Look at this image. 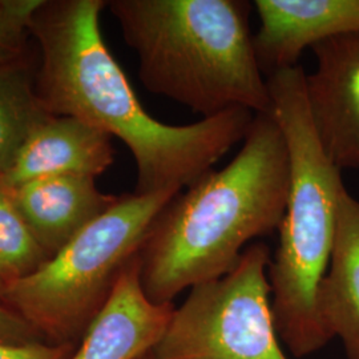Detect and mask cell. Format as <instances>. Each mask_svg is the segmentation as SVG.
<instances>
[{"instance_id": "9c48e42d", "label": "cell", "mask_w": 359, "mask_h": 359, "mask_svg": "<svg viewBox=\"0 0 359 359\" xmlns=\"http://www.w3.org/2000/svg\"><path fill=\"white\" fill-rule=\"evenodd\" d=\"M173 310V304L158 305L147 297L136 256L69 359H142L165 333Z\"/></svg>"}, {"instance_id": "4fadbf2b", "label": "cell", "mask_w": 359, "mask_h": 359, "mask_svg": "<svg viewBox=\"0 0 359 359\" xmlns=\"http://www.w3.org/2000/svg\"><path fill=\"white\" fill-rule=\"evenodd\" d=\"M50 116L40 103L36 69L29 57L0 65V179Z\"/></svg>"}, {"instance_id": "ba28073f", "label": "cell", "mask_w": 359, "mask_h": 359, "mask_svg": "<svg viewBox=\"0 0 359 359\" xmlns=\"http://www.w3.org/2000/svg\"><path fill=\"white\" fill-rule=\"evenodd\" d=\"M255 35L262 74L298 65L302 52L327 39L359 34V0H256Z\"/></svg>"}, {"instance_id": "6da1fadb", "label": "cell", "mask_w": 359, "mask_h": 359, "mask_svg": "<svg viewBox=\"0 0 359 359\" xmlns=\"http://www.w3.org/2000/svg\"><path fill=\"white\" fill-rule=\"evenodd\" d=\"M104 0H43L28 31L40 51L36 92L52 116H69L117 137L136 163V194L188 188L244 142L255 115L229 109L188 126L149 115L107 47Z\"/></svg>"}, {"instance_id": "7a4b0ae2", "label": "cell", "mask_w": 359, "mask_h": 359, "mask_svg": "<svg viewBox=\"0 0 359 359\" xmlns=\"http://www.w3.org/2000/svg\"><path fill=\"white\" fill-rule=\"evenodd\" d=\"M290 188L283 130L255 116L231 163L210 169L158 212L139 252L140 281L158 305L236 268L252 240L280 229Z\"/></svg>"}, {"instance_id": "5bb4252c", "label": "cell", "mask_w": 359, "mask_h": 359, "mask_svg": "<svg viewBox=\"0 0 359 359\" xmlns=\"http://www.w3.org/2000/svg\"><path fill=\"white\" fill-rule=\"evenodd\" d=\"M51 257L40 246L13 204L10 189L0 182V280H23Z\"/></svg>"}, {"instance_id": "3957f363", "label": "cell", "mask_w": 359, "mask_h": 359, "mask_svg": "<svg viewBox=\"0 0 359 359\" xmlns=\"http://www.w3.org/2000/svg\"><path fill=\"white\" fill-rule=\"evenodd\" d=\"M107 7L139 57V77L205 117L243 108L273 114L246 0H111Z\"/></svg>"}, {"instance_id": "7c38bea8", "label": "cell", "mask_w": 359, "mask_h": 359, "mask_svg": "<svg viewBox=\"0 0 359 359\" xmlns=\"http://www.w3.org/2000/svg\"><path fill=\"white\" fill-rule=\"evenodd\" d=\"M327 330L347 359H359V201L347 189L339 201L333 250L318 292Z\"/></svg>"}, {"instance_id": "9a60e30c", "label": "cell", "mask_w": 359, "mask_h": 359, "mask_svg": "<svg viewBox=\"0 0 359 359\" xmlns=\"http://www.w3.org/2000/svg\"><path fill=\"white\" fill-rule=\"evenodd\" d=\"M43 0H0V65L28 57V23Z\"/></svg>"}, {"instance_id": "e0dca14e", "label": "cell", "mask_w": 359, "mask_h": 359, "mask_svg": "<svg viewBox=\"0 0 359 359\" xmlns=\"http://www.w3.org/2000/svg\"><path fill=\"white\" fill-rule=\"evenodd\" d=\"M76 344L53 345L40 342L27 346H11L0 344V359H69Z\"/></svg>"}, {"instance_id": "52a82bcc", "label": "cell", "mask_w": 359, "mask_h": 359, "mask_svg": "<svg viewBox=\"0 0 359 359\" xmlns=\"http://www.w3.org/2000/svg\"><path fill=\"white\" fill-rule=\"evenodd\" d=\"M316 69L305 77V97L323 151L338 169H359V34L311 47Z\"/></svg>"}, {"instance_id": "2e32d148", "label": "cell", "mask_w": 359, "mask_h": 359, "mask_svg": "<svg viewBox=\"0 0 359 359\" xmlns=\"http://www.w3.org/2000/svg\"><path fill=\"white\" fill-rule=\"evenodd\" d=\"M46 342L38 330L15 313L0 304V344L11 346H27Z\"/></svg>"}, {"instance_id": "5b68a950", "label": "cell", "mask_w": 359, "mask_h": 359, "mask_svg": "<svg viewBox=\"0 0 359 359\" xmlns=\"http://www.w3.org/2000/svg\"><path fill=\"white\" fill-rule=\"evenodd\" d=\"M179 192L118 196L115 205L40 269L6 285L0 302L32 325L46 342L76 344L139 255L158 212Z\"/></svg>"}, {"instance_id": "ac0fdd59", "label": "cell", "mask_w": 359, "mask_h": 359, "mask_svg": "<svg viewBox=\"0 0 359 359\" xmlns=\"http://www.w3.org/2000/svg\"><path fill=\"white\" fill-rule=\"evenodd\" d=\"M4 289H6V283L0 280V301H1V297H3V293H4ZM0 304H1V302H0Z\"/></svg>"}, {"instance_id": "8fae6325", "label": "cell", "mask_w": 359, "mask_h": 359, "mask_svg": "<svg viewBox=\"0 0 359 359\" xmlns=\"http://www.w3.org/2000/svg\"><path fill=\"white\" fill-rule=\"evenodd\" d=\"M112 137L69 116H50L31 135L13 168L0 179L7 188L31 180L83 175L97 177L114 164Z\"/></svg>"}, {"instance_id": "30bf717a", "label": "cell", "mask_w": 359, "mask_h": 359, "mask_svg": "<svg viewBox=\"0 0 359 359\" xmlns=\"http://www.w3.org/2000/svg\"><path fill=\"white\" fill-rule=\"evenodd\" d=\"M13 204L48 256L115 205L118 196L102 192L95 177L57 175L8 188Z\"/></svg>"}, {"instance_id": "277c9868", "label": "cell", "mask_w": 359, "mask_h": 359, "mask_svg": "<svg viewBox=\"0 0 359 359\" xmlns=\"http://www.w3.org/2000/svg\"><path fill=\"white\" fill-rule=\"evenodd\" d=\"M302 65L268 77L273 116L286 142L290 188L278 245L268 270L278 337L297 358L326 346L333 335L318 308V292L330 262L341 196V169L323 151L305 97Z\"/></svg>"}, {"instance_id": "d6986e66", "label": "cell", "mask_w": 359, "mask_h": 359, "mask_svg": "<svg viewBox=\"0 0 359 359\" xmlns=\"http://www.w3.org/2000/svg\"><path fill=\"white\" fill-rule=\"evenodd\" d=\"M142 359H154V353H152V351H151V353H148V354H147V355H144Z\"/></svg>"}, {"instance_id": "8992f818", "label": "cell", "mask_w": 359, "mask_h": 359, "mask_svg": "<svg viewBox=\"0 0 359 359\" xmlns=\"http://www.w3.org/2000/svg\"><path fill=\"white\" fill-rule=\"evenodd\" d=\"M269 248L253 243L234 269L197 285L154 346V359H289L271 310Z\"/></svg>"}]
</instances>
